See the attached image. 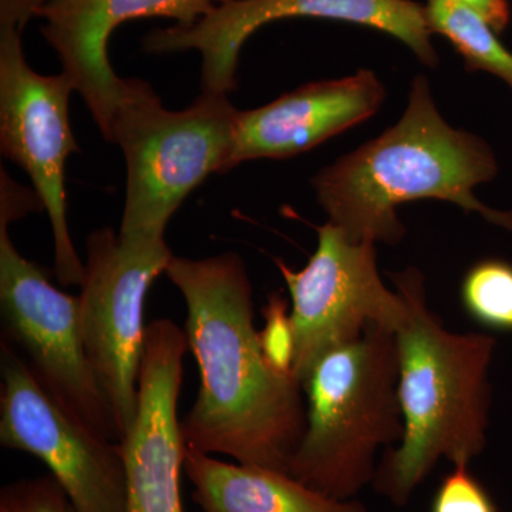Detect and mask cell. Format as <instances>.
I'll list each match as a JSON object with an SVG mask.
<instances>
[{
  "mask_svg": "<svg viewBox=\"0 0 512 512\" xmlns=\"http://www.w3.org/2000/svg\"><path fill=\"white\" fill-rule=\"evenodd\" d=\"M165 275L183 295L184 332L201 375L181 421L187 450L288 473L305 434L306 400L301 382L265 359L245 262L234 252L173 256Z\"/></svg>",
  "mask_w": 512,
  "mask_h": 512,
  "instance_id": "cell-1",
  "label": "cell"
},
{
  "mask_svg": "<svg viewBox=\"0 0 512 512\" xmlns=\"http://www.w3.org/2000/svg\"><path fill=\"white\" fill-rule=\"evenodd\" d=\"M497 170L491 148L448 126L426 77L417 76L399 123L320 171L313 187L329 222L349 241L393 245L406 232L397 208L424 198L454 202L512 231V211L491 210L474 197Z\"/></svg>",
  "mask_w": 512,
  "mask_h": 512,
  "instance_id": "cell-2",
  "label": "cell"
},
{
  "mask_svg": "<svg viewBox=\"0 0 512 512\" xmlns=\"http://www.w3.org/2000/svg\"><path fill=\"white\" fill-rule=\"evenodd\" d=\"M392 279L409 306L394 333L404 433L397 446L387 448L373 484L393 504L404 505L441 458L454 467L470 466L487 446L495 340L444 328L427 306L416 269Z\"/></svg>",
  "mask_w": 512,
  "mask_h": 512,
  "instance_id": "cell-3",
  "label": "cell"
},
{
  "mask_svg": "<svg viewBox=\"0 0 512 512\" xmlns=\"http://www.w3.org/2000/svg\"><path fill=\"white\" fill-rule=\"evenodd\" d=\"M306 429L288 474L348 501L375 478L377 451L400 443L399 360L392 330L370 326L302 377Z\"/></svg>",
  "mask_w": 512,
  "mask_h": 512,
  "instance_id": "cell-4",
  "label": "cell"
},
{
  "mask_svg": "<svg viewBox=\"0 0 512 512\" xmlns=\"http://www.w3.org/2000/svg\"><path fill=\"white\" fill-rule=\"evenodd\" d=\"M238 111L227 94L202 92L187 109L171 111L150 84L130 79L110 137L127 165L120 235L165 239L185 198L211 174L231 170Z\"/></svg>",
  "mask_w": 512,
  "mask_h": 512,
  "instance_id": "cell-5",
  "label": "cell"
},
{
  "mask_svg": "<svg viewBox=\"0 0 512 512\" xmlns=\"http://www.w3.org/2000/svg\"><path fill=\"white\" fill-rule=\"evenodd\" d=\"M79 323L94 379L123 440L136 419L148 289L173 259L165 239L100 228L86 242ZM121 443V441H120Z\"/></svg>",
  "mask_w": 512,
  "mask_h": 512,
  "instance_id": "cell-6",
  "label": "cell"
},
{
  "mask_svg": "<svg viewBox=\"0 0 512 512\" xmlns=\"http://www.w3.org/2000/svg\"><path fill=\"white\" fill-rule=\"evenodd\" d=\"M22 32L0 28V150L32 181L49 215L60 285H82L84 262L67 224L66 163L79 151L69 120L70 94L64 73L45 76L29 66Z\"/></svg>",
  "mask_w": 512,
  "mask_h": 512,
  "instance_id": "cell-7",
  "label": "cell"
},
{
  "mask_svg": "<svg viewBox=\"0 0 512 512\" xmlns=\"http://www.w3.org/2000/svg\"><path fill=\"white\" fill-rule=\"evenodd\" d=\"M0 221V313L3 339L39 382L83 423L120 443V433L83 348L79 298L60 291L42 265L16 249Z\"/></svg>",
  "mask_w": 512,
  "mask_h": 512,
  "instance_id": "cell-8",
  "label": "cell"
},
{
  "mask_svg": "<svg viewBox=\"0 0 512 512\" xmlns=\"http://www.w3.org/2000/svg\"><path fill=\"white\" fill-rule=\"evenodd\" d=\"M0 444L39 458L76 512L126 511L120 443L67 410L9 343H0Z\"/></svg>",
  "mask_w": 512,
  "mask_h": 512,
  "instance_id": "cell-9",
  "label": "cell"
},
{
  "mask_svg": "<svg viewBox=\"0 0 512 512\" xmlns=\"http://www.w3.org/2000/svg\"><path fill=\"white\" fill-rule=\"evenodd\" d=\"M316 231L318 248L305 268L293 271L275 259L291 295L293 376L299 382L330 350L355 342L370 326L396 333L409 315L402 293L380 279L376 244L349 241L332 222Z\"/></svg>",
  "mask_w": 512,
  "mask_h": 512,
  "instance_id": "cell-10",
  "label": "cell"
},
{
  "mask_svg": "<svg viewBox=\"0 0 512 512\" xmlns=\"http://www.w3.org/2000/svg\"><path fill=\"white\" fill-rule=\"evenodd\" d=\"M293 18L367 26L396 37L427 66L439 63L426 6L413 0H229L194 25L151 30L143 47L156 55L197 50L201 92L227 94L237 87L239 53L249 37L269 23Z\"/></svg>",
  "mask_w": 512,
  "mask_h": 512,
  "instance_id": "cell-11",
  "label": "cell"
},
{
  "mask_svg": "<svg viewBox=\"0 0 512 512\" xmlns=\"http://www.w3.org/2000/svg\"><path fill=\"white\" fill-rule=\"evenodd\" d=\"M187 336L171 319L147 326L138 379L136 419L121 440L126 467V511L184 512L181 471L185 446L178 397Z\"/></svg>",
  "mask_w": 512,
  "mask_h": 512,
  "instance_id": "cell-12",
  "label": "cell"
},
{
  "mask_svg": "<svg viewBox=\"0 0 512 512\" xmlns=\"http://www.w3.org/2000/svg\"><path fill=\"white\" fill-rule=\"evenodd\" d=\"M229 0H45L37 18L42 35L62 63L74 90L82 96L97 127L110 141L117 111L126 99L130 79H120L109 59L114 30L146 18L175 20L191 26Z\"/></svg>",
  "mask_w": 512,
  "mask_h": 512,
  "instance_id": "cell-13",
  "label": "cell"
},
{
  "mask_svg": "<svg viewBox=\"0 0 512 512\" xmlns=\"http://www.w3.org/2000/svg\"><path fill=\"white\" fill-rule=\"evenodd\" d=\"M370 70L305 84L266 106L238 111L231 170L249 160H284L318 147L372 117L384 101Z\"/></svg>",
  "mask_w": 512,
  "mask_h": 512,
  "instance_id": "cell-14",
  "label": "cell"
},
{
  "mask_svg": "<svg viewBox=\"0 0 512 512\" xmlns=\"http://www.w3.org/2000/svg\"><path fill=\"white\" fill-rule=\"evenodd\" d=\"M184 471L202 512H367L359 501L320 494L285 471L227 463L211 454L187 450Z\"/></svg>",
  "mask_w": 512,
  "mask_h": 512,
  "instance_id": "cell-15",
  "label": "cell"
},
{
  "mask_svg": "<svg viewBox=\"0 0 512 512\" xmlns=\"http://www.w3.org/2000/svg\"><path fill=\"white\" fill-rule=\"evenodd\" d=\"M426 16L431 33L446 37L468 70L495 74L512 89V53L480 16L456 0H427Z\"/></svg>",
  "mask_w": 512,
  "mask_h": 512,
  "instance_id": "cell-16",
  "label": "cell"
},
{
  "mask_svg": "<svg viewBox=\"0 0 512 512\" xmlns=\"http://www.w3.org/2000/svg\"><path fill=\"white\" fill-rule=\"evenodd\" d=\"M461 305L483 328L512 332V264L483 259L471 266L460 288Z\"/></svg>",
  "mask_w": 512,
  "mask_h": 512,
  "instance_id": "cell-17",
  "label": "cell"
},
{
  "mask_svg": "<svg viewBox=\"0 0 512 512\" xmlns=\"http://www.w3.org/2000/svg\"><path fill=\"white\" fill-rule=\"evenodd\" d=\"M0 512H76L52 476L22 478L0 490Z\"/></svg>",
  "mask_w": 512,
  "mask_h": 512,
  "instance_id": "cell-18",
  "label": "cell"
},
{
  "mask_svg": "<svg viewBox=\"0 0 512 512\" xmlns=\"http://www.w3.org/2000/svg\"><path fill=\"white\" fill-rule=\"evenodd\" d=\"M265 326L259 332L262 352L269 366L281 375L293 376V330L288 302L275 293L264 309ZM295 377V376H293Z\"/></svg>",
  "mask_w": 512,
  "mask_h": 512,
  "instance_id": "cell-19",
  "label": "cell"
},
{
  "mask_svg": "<svg viewBox=\"0 0 512 512\" xmlns=\"http://www.w3.org/2000/svg\"><path fill=\"white\" fill-rule=\"evenodd\" d=\"M430 512H498V508L468 466H457L441 481Z\"/></svg>",
  "mask_w": 512,
  "mask_h": 512,
  "instance_id": "cell-20",
  "label": "cell"
},
{
  "mask_svg": "<svg viewBox=\"0 0 512 512\" xmlns=\"http://www.w3.org/2000/svg\"><path fill=\"white\" fill-rule=\"evenodd\" d=\"M464 8L480 16L497 33L504 32L511 22V6L508 0H456Z\"/></svg>",
  "mask_w": 512,
  "mask_h": 512,
  "instance_id": "cell-21",
  "label": "cell"
},
{
  "mask_svg": "<svg viewBox=\"0 0 512 512\" xmlns=\"http://www.w3.org/2000/svg\"><path fill=\"white\" fill-rule=\"evenodd\" d=\"M45 0H0V28L23 32Z\"/></svg>",
  "mask_w": 512,
  "mask_h": 512,
  "instance_id": "cell-22",
  "label": "cell"
}]
</instances>
